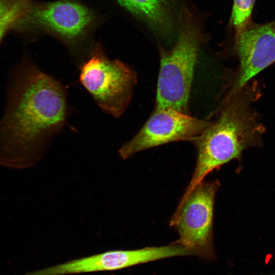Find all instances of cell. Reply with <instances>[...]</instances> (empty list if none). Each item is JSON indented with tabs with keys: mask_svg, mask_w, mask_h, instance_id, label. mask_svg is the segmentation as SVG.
Wrapping results in <instances>:
<instances>
[{
	"mask_svg": "<svg viewBox=\"0 0 275 275\" xmlns=\"http://www.w3.org/2000/svg\"><path fill=\"white\" fill-rule=\"evenodd\" d=\"M68 114L64 87L23 59L12 74L0 120V166L20 169L35 165L64 127Z\"/></svg>",
	"mask_w": 275,
	"mask_h": 275,
	"instance_id": "6da1fadb",
	"label": "cell"
},
{
	"mask_svg": "<svg viewBox=\"0 0 275 275\" xmlns=\"http://www.w3.org/2000/svg\"><path fill=\"white\" fill-rule=\"evenodd\" d=\"M254 118L242 102L229 98L217 118L193 142L197 151L195 169L180 201L214 170L240 158L244 150L258 143Z\"/></svg>",
	"mask_w": 275,
	"mask_h": 275,
	"instance_id": "7a4b0ae2",
	"label": "cell"
},
{
	"mask_svg": "<svg viewBox=\"0 0 275 275\" xmlns=\"http://www.w3.org/2000/svg\"><path fill=\"white\" fill-rule=\"evenodd\" d=\"M182 12L177 41L161 54L155 107L188 114L195 67L203 38L192 14L185 8Z\"/></svg>",
	"mask_w": 275,
	"mask_h": 275,
	"instance_id": "3957f363",
	"label": "cell"
},
{
	"mask_svg": "<svg viewBox=\"0 0 275 275\" xmlns=\"http://www.w3.org/2000/svg\"><path fill=\"white\" fill-rule=\"evenodd\" d=\"M79 68V81L97 105L115 118L121 117L132 98L136 71L120 60L108 59L99 44Z\"/></svg>",
	"mask_w": 275,
	"mask_h": 275,
	"instance_id": "277c9868",
	"label": "cell"
},
{
	"mask_svg": "<svg viewBox=\"0 0 275 275\" xmlns=\"http://www.w3.org/2000/svg\"><path fill=\"white\" fill-rule=\"evenodd\" d=\"M220 184L217 180L203 181L180 202L170 225L176 228L175 242L192 255L213 260L215 258L213 235L214 205Z\"/></svg>",
	"mask_w": 275,
	"mask_h": 275,
	"instance_id": "5b68a950",
	"label": "cell"
},
{
	"mask_svg": "<svg viewBox=\"0 0 275 275\" xmlns=\"http://www.w3.org/2000/svg\"><path fill=\"white\" fill-rule=\"evenodd\" d=\"M210 121L172 109L155 107L141 129L119 150L123 159L152 147L174 142H193Z\"/></svg>",
	"mask_w": 275,
	"mask_h": 275,
	"instance_id": "8992f818",
	"label": "cell"
},
{
	"mask_svg": "<svg viewBox=\"0 0 275 275\" xmlns=\"http://www.w3.org/2000/svg\"><path fill=\"white\" fill-rule=\"evenodd\" d=\"M190 256V252L174 242L161 246L133 250H113L72 260L24 275H65L114 271L170 257Z\"/></svg>",
	"mask_w": 275,
	"mask_h": 275,
	"instance_id": "52a82bcc",
	"label": "cell"
},
{
	"mask_svg": "<svg viewBox=\"0 0 275 275\" xmlns=\"http://www.w3.org/2000/svg\"><path fill=\"white\" fill-rule=\"evenodd\" d=\"M91 12L70 1L32 4L11 29L24 31L41 28L49 31L71 46L78 40L92 22Z\"/></svg>",
	"mask_w": 275,
	"mask_h": 275,
	"instance_id": "ba28073f",
	"label": "cell"
},
{
	"mask_svg": "<svg viewBox=\"0 0 275 275\" xmlns=\"http://www.w3.org/2000/svg\"><path fill=\"white\" fill-rule=\"evenodd\" d=\"M240 71L236 88L275 62V20L264 24L251 23L236 37Z\"/></svg>",
	"mask_w": 275,
	"mask_h": 275,
	"instance_id": "9c48e42d",
	"label": "cell"
},
{
	"mask_svg": "<svg viewBox=\"0 0 275 275\" xmlns=\"http://www.w3.org/2000/svg\"><path fill=\"white\" fill-rule=\"evenodd\" d=\"M117 1L158 35L168 37L172 34L174 22L169 0Z\"/></svg>",
	"mask_w": 275,
	"mask_h": 275,
	"instance_id": "30bf717a",
	"label": "cell"
},
{
	"mask_svg": "<svg viewBox=\"0 0 275 275\" xmlns=\"http://www.w3.org/2000/svg\"><path fill=\"white\" fill-rule=\"evenodd\" d=\"M255 1L234 0L231 22L235 29L236 37L251 23V15Z\"/></svg>",
	"mask_w": 275,
	"mask_h": 275,
	"instance_id": "8fae6325",
	"label": "cell"
},
{
	"mask_svg": "<svg viewBox=\"0 0 275 275\" xmlns=\"http://www.w3.org/2000/svg\"><path fill=\"white\" fill-rule=\"evenodd\" d=\"M33 0H16L13 5L0 16V42L6 32L28 10Z\"/></svg>",
	"mask_w": 275,
	"mask_h": 275,
	"instance_id": "7c38bea8",
	"label": "cell"
},
{
	"mask_svg": "<svg viewBox=\"0 0 275 275\" xmlns=\"http://www.w3.org/2000/svg\"><path fill=\"white\" fill-rule=\"evenodd\" d=\"M16 0H0V16L7 12Z\"/></svg>",
	"mask_w": 275,
	"mask_h": 275,
	"instance_id": "4fadbf2b",
	"label": "cell"
},
{
	"mask_svg": "<svg viewBox=\"0 0 275 275\" xmlns=\"http://www.w3.org/2000/svg\"><path fill=\"white\" fill-rule=\"evenodd\" d=\"M275 275V274H274Z\"/></svg>",
	"mask_w": 275,
	"mask_h": 275,
	"instance_id": "5bb4252c",
	"label": "cell"
}]
</instances>
